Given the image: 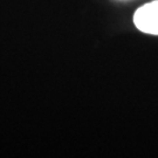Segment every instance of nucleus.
<instances>
[{
    "label": "nucleus",
    "instance_id": "obj_1",
    "mask_svg": "<svg viewBox=\"0 0 158 158\" xmlns=\"http://www.w3.org/2000/svg\"><path fill=\"white\" fill-rule=\"evenodd\" d=\"M134 23L143 33L158 35V0L139 7L134 15Z\"/></svg>",
    "mask_w": 158,
    "mask_h": 158
}]
</instances>
